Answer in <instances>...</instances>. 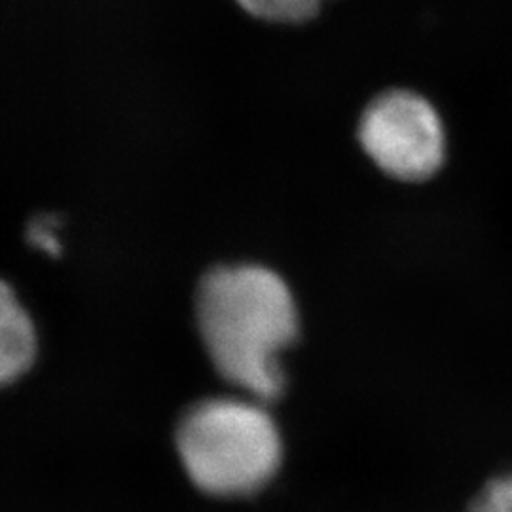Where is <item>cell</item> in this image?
Wrapping results in <instances>:
<instances>
[{
    "instance_id": "obj_1",
    "label": "cell",
    "mask_w": 512,
    "mask_h": 512,
    "mask_svg": "<svg viewBox=\"0 0 512 512\" xmlns=\"http://www.w3.org/2000/svg\"><path fill=\"white\" fill-rule=\"evenodd\" d=\"M194 313L205 351L228 384L264 403L281 397L279 353L300 332L296 302L281 275L255 262L211 266L198 281Z\"/></svg>"
},
{
    "instance_id": "obj_2",
    "label": "cell",
    "mask_w": 512,
    "mask_h": 512,
    "mask_svg": "<svg viewBox=\"0 0 512 512\" xmlns=\"http://www.w3.org/2000/svg\"><path fill=\"white\" fill-rule=\"evenodd\" d=\"M175 442L190 480L215 497H245L279 471L283 446L272 416L260 404L203 399L177 423Z\"/></svg>"
},
{
    "instance_id": "obj_3",
    "label": "cell",
    "mask_w": 512,
    "mask_h": 512,
    "mask_svg": "<svg viewBox=\"0 0 512 512\" xmlns=\"http://www.w3.org/2000/svg\"><path fill=\"white\" fill-rule=\"evenodd\" d=\"M357 141L387 177L423 183L446 160V133L437 109L420 93L404 88L368 101L357 124Z\"/></svg>"
},
{
    "instance_id": "obj_4",
    "label": "cell",
    "mask_w": 512,
    "mask_h": 512,
    "mask_svg": "<svg viewBox=\"0 0 512 512\" xmlns=\"http://www.w3.org/2000/svg\"><path fill=\"white\" fill-rule=\"evenodd\" d=\"M37 359V330L12 285L0 279V387L19 380Z\"/></svg>"
},
{
    "instance_id": "obj_5",
    "label": "cell",
    "mask_w": 512,
    "mask_h": 512,
    "mask_svg": "<svg viewBox=\"0 0 512 512\" xmlns=\"http://www.w3.org/2000/svg\"><path fill=\"white\" fill-rule=\"evenodd\" d=\"M249 16L281 25L306 23L319 14L321 0H236Z\"/></svg>"
},
{
    "instance_id": "obj_6",
    "label": "cell",
    "mask_w": 512,
    "mask_h": 512,
    "mask_svg": "<svg viewBox=\"0 0 512 512\" xmlns=\"http://www.w3.org/2000/svg\"><path fill=\"white\" fill-rule=\"evenodd\" d=\"M469 512H512V475L490 480L473 499Z\"/></svg>"
},
{
    "instance_id": "obj_7",
    "label": "cell",
    "mask_w": 512,
    "mask_h": 512,
    "mask_svg": "<svg viewBox=\"0 0 512 512\" xmlns=\"http://www.w3.org/2000/svg\"><path fill=\"white\" fill-rule=\"evenodd\" d=\"M27 241L42 253L59 256L61 241H59V219L55 215H38L27 226Z\"/></svg>"
}]
</instances>
